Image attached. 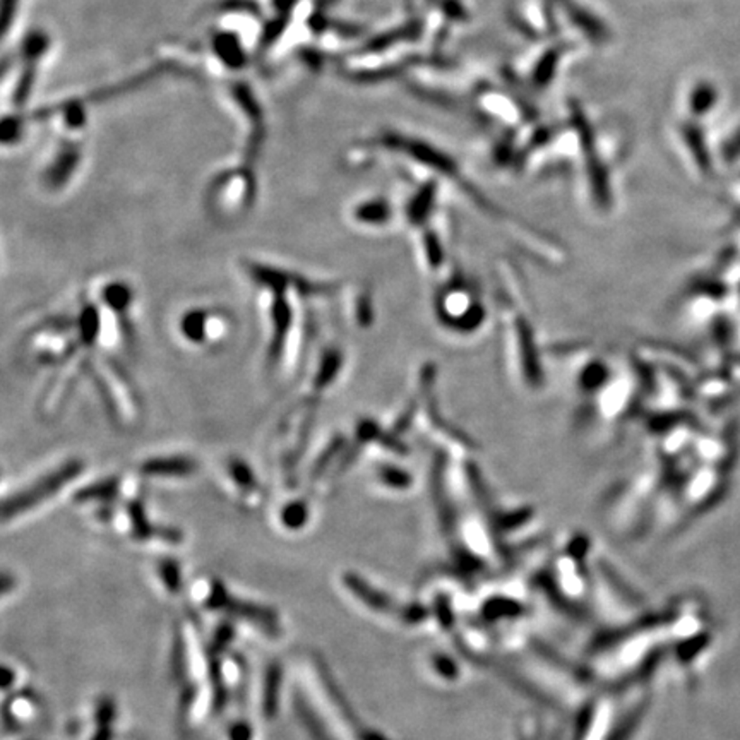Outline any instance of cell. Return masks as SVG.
I'll return each instance as SVG.
<instances>
[{
  "mask_svg": "<svg viewBox=\"0 0 740 740\" xmlns=\"http://www.w3.org/2000/svg\"><path fill=\"white\" fill-rule=\"evenodd\" d=\"M215 316L209 310L204 309H198V310H190L184 316V319L180 322V329L189 341L196 343V345H202L204 339L211 337V322H215Z\"/></svg>",
  "mask_w": 740,
  "mask_h": 740,
  "instance_id": "4",
  "label": "cell"
},
{
  "mask_svg": "<svg viewBox=\"0 0 740 740\" xmlns=\"http://www.w3.org/2000/svg\"><path fill=\"white\" fill-rule=\"evenodd\" d=\"M338 367H339V355H338L337 352L329 350V352H326V354L322 355L318 375L314 377V383H312L314 391H320V389L329 386V383H331V381L335 379V375H337Z\"/></svg>",
  "mask_w": 740,
  "mask_h": 740,
  "instance_id": "6",
  "label": "cell"
},
{
  "mask_svg": "<svg viewBox=\"0 0 740 740\" xmlns=\"http://www.w3.org/2000/svg\"><path fill=\"white\" fill-rule=\"evenodd\" d=\"M228 475L232 478V482H236V487L240 490H247V492H254L257 490V478L254 475V471L249 468V465H245L240 459H232L228 463Z\"/></svg>",
  "mask_w": 740,
  "mask_h": 740,
  "instance_id": "7",
  "label": "cell"
},
{
  "mask_svg": "<svg viewBox=\"0 0 740 740\" xmlns=\"http://www.w3.org/2000/svg\"><path fill=\"white\" fill-rule=\"evenodd\" d=\"M101 297L105 303L116 312H125L133 301V293L125 283H110L105 286Z\"/></svg>",
  "mask_w": 740,
  "mask_h": 740,
  "instance_id": "5",
  "label": "cell"
},
{
  "mask_svg": "<svg viewBox=\"0 0 740 740\" xmlns=\"http://www.w3.org/2000/svg\"><path fill=\"white\" fill-rule=\"evenodd\" d=\"M291 307L290 301H286L285 293H274L271 302V324H273V338L270 343L271 362H278L282 358V352L285 348V339L291 328Z\"/></svg>",
  "mask_w": 740,
  "mask_h": 740,
  "instance_id": "2",
  "label": "cell"
},
{
  "mask_svg": "<svg viewBox=\"0 0 740 740\" xmlns=\"http://www.w3.org/2000/svg\"><path fill=\"white\" fill-rule=\"evenodd\" d=\"M307 516H309L307 504L303 501H295V503L285 505V509L282 513V522H283L286 528L297 530V528H301L305 524Z\"/></svg>",
  "mask_w": 740,
  "mask_h": 740,
  "instance_id": "8",
  "label": "cell"
},
{
  "mask_svg": "<svg viewBox=\"0 0 740 740\" xmlns=\"http://www.w3.org/2000/svg\"><path fill=\"white\" fill-rule=\"evenodd\" d=\"M81 470L83 463L78 459H70L57 470L47 473L43 478L34 482L33 486L23 488L4 504V520L14 518L28 509H33L34 505L51 499L55 492L66 487L72 478H76Z\"/></svg>",
  "mask_w": 740,
  "mask_h": 740,
  "instance_id": "1",
  "label": "cell"
},
{
  "mask_svg": "<svg viewBox=\"0 0 740 740\" xmlns=\"http://www.w3.org/2000/svg\"><path fill=\"white\" fill-rule=\"evenodd\" d=\"M141 471L150 476H189L196 471V463L185 456H160L148 459Z\"/></svg>",
  "mask_w": 740,
  "mask_h": 740,
  "instance_id": "3",
  "label": "cell"
}]
</instances>
